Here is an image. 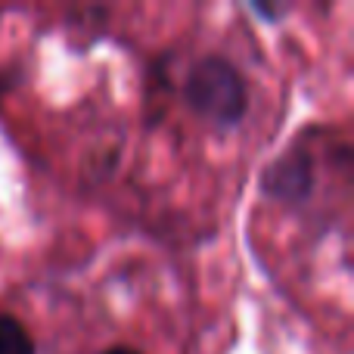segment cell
Instances as JSON below:
<instances>
[{"instance_id": "6da1fadb", "label": "cell", "mask_w": 354, "mask_h": 354, "mask_svg": "<svg viewBox=\"0 0 354 354\" xmlns=\"http://www.w3.org/2000/svg\"><path fill=\"white\" fill-rule=\"evenodd\" d=\"M187 103L205 124L218 131H230L243 122L249 109L245 84L239 72L221 56H205L187 75Z\"/></svg>"}, {"instance_id": "7a4b0ae2", "label": "cell", "mask_w": 354, "mask_h": 354, "mask_svg": "<svg viewBox=\"0 0 354 354\" xmlns=\"http://www.w3.org/2000/svg\"><path fill=\"white\" fill-rule=\"evenodd\" d=\"M261 189L277 202L286 205H301L308 202L314 189V165L308 149L292 147L286 156H280L277 162H270L268 171L261 177Z\"/></svg>"}, {"instance_id": "3957f363", "label": "cell", "mask_w": 354, "mask_h": 354, "mask_svg": "<svg viewBox=\"0 0 354 354\" xmlns=\"http://www.w3.org/2000/svg\"><path fill=\"white\" fill-rule=\"evenodd\" d=\"M0 354H35L28 330L6 311H0Z\"/></svg>"}, {"instance_id": "277c9868", "label": "cell", "mask_w": 354, "mask_h": 354, "mask_svg": "<svg viewBox=\"0 0 354 354\" xmlns=\"http://www.w3.org/2000/svg\"><path fill=\"white\" fill-rule=\"evenodd\" d=\"M103 354H140V351H134V348H124V345H115V348H109V351H103Z\"/></svg>"}]
</instances>
